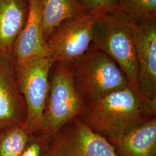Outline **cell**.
I'll list each match as a JSON object with an SVG mask.
<instances>
[{"label": "cell", "mask_w": 156, "mask_h": 156, "mask_svg": "<svg viewBox=\"0 0 156 156\" xmlns=\"http://www.w3.org/2000/svg\"><path fill=\"white\" fill-rule=\"evenodd\" d=\"M156 105L147 102L130 86L84 104L80 120L112 145L133 128L156 117Z\"/></svg>", "instance_id": "6da1fadb"}, {"label": "cell", "mask_w": 156, "mask_h": 156, "mask_svg": "<svg viewBox=\"0 0 156 156\" xmlns=\"http://www.w3.org/2000/svg\"><path fill=\"white\" fill-rule=\"evenodd\" d=\"M133 24L119 11L106 13L97 19L92 44L115 61L127 79L129 86L144 100L138 85Z\"/></svg>", "instance_id": "7a4b0ae2"}, {"label": "cell", "mask_w": 156, "mask_h": 156, "mask_svg": "<svg viewBox=\"0 0 156 156\" xmlns=\"http://www.w3.org/2000/svg\"><path fill=\"white\" fill-rule=\"evenodd\" d=\"M68 67L84 104L129 86L117 64L92 44L83 56Z\"/></svg>", "instance_id": "3957f363"}, {"label": "cell", "mask_w": 156, "mask_h": 156, "mask_svg": "<svg viewBox=\"0 0 156 156\" xmlns=\"http://www.w3.org/2000/svg\"><path fill=\"white\" fill-rule=\"evenodd\" d=\"M38 134L51 136L75 117H79L84 103L74 85L69 67L56 62Z\"/></svg>", "instance_id": "277c9868"}, {"label": "cell", "mask_w": 156, "mask_h": 156, "mask_svg": "<svg viewBox=\"0 0 156 156\" xmlns=\"http://www.w3.org/2000/svg\"><path fill=\"white\" fill-rule=\"evenodd\" d=\"M13 64L26 106L25 127L32 134H38L49 91L50 70L55 63L50 56H39Z\"/></svg>", "instance_id": "5b68a950"}, {"label": "cell", "mask_w": 156, "mask_h": 156, "mask_svg": "<svg viewBox=\"0 0 156 156\" xmlns=\"http://www.w3.org/2000/svg\"><path fill=\"white\" fill-rule=\"evenodd\" d=\"M50 156H118L115 147L75 117L49 137Z\"/></svg>", "instance_id": "8992f818"}, {"label": "cell", "mask_w": 156, "mask_h": 156, "mask_svg": "<svg viewBox=\"0 0 156 156\" xmlns=\"http://www.w3.org/2000/svg\"><path fill=\"white\" fill-rule=\"evenodd\" d=\"M97 17L89 12L63 23L47 40L54 63L71 66L91 45Z\"/></svg>", "instance_id": "52a82bcc"}, {"label": "cell", "mask_w": 156, "mask_h": 156, "mask_svg": "<svg viewBox=\"0 0 156 156\" xmlns=\"http://www.w3.org/2000/svg\"><path fill=\"white\" fill-rule=\"evenodd\" d=\"M133 33L140 93L156 105V19L134 23Z\"/></svg>", "instance_id": "ba28073f"}, {"label": "cell", "mask_w": 156, "mask_h": 156, "mask_svg": "<svg viewBox=\"0 0 156 156\" xmlns=\"http://www.w3.org/2000/svg\"><path fill=\"white\" fill-rule=\"evenodd\" d=\"M26 104L19 89L11 57L0 55V131L16 126H24Z\"/></svg>", "instance_id": "9c48e42d"}, {"label": "cell", "mask_w": 156, "mask_h": 156, "mask_svg": "<svg viewBox=\"0 0 156 156\" xmlns=\"http://www.w3.org/2000/svg\"><path fill=\"white\" fill-rule=\"evenodd\" d=\"M28 5L27 20L14 46L12 59L14 63L39 56H50L42 33L41 0H26Z\"/></svg>", "instance_id": "30bf717a"}, {"label": "cell", "mask_w": 156, "mask_h": 156, "mask_svg": "<svg viewBox=\"0 0 156 156\" xmlns=\"http://www.w3.org/2000/svg\"><path fill=\"white\" fill-rule=\"evenodd\" d=\"M27 14L26 0H0V55L12 58Z\"/></svg>", "instance_id": "8fae6325"}, {"label": "cell", "mask_w": 156, "mask_h": 156, "mask_svg": "<svg viewBox=\"0 0 156 156\" xmlns=\"http://www.w3.org/2000/svg\"><path fill=\"white\" fill-rule=\"evenodd\" d=\"M113 146L118 156H156V117L129 131Z\"/></svg>", "instance_id": "7c38bea8"}, {"label": "cell", "mask_w": 156, "mask_h": 156, "mask_svg": "<svg viewBox=\"0 0 156 156\" xmlns=\"http://www.w3.org/2000/svg\"><path fill=\"white\" fill-rule=\"evenodd\" d=\"M89 12L77 0H41L42 33L46 41L65 21Z\"/></svg>", "instance_id": "4fadbf2b"}, {"label": "cell", "mask_w": 156, "mask_h": 156, "mask_svg": "<svg viewBox=\"0 0 156 156\" xmlns=\"http://www.w3.org/2000/svg\"><path fill=\"white\" fill-rule=\"evenodd\" d=\"M33 135L24 126H16L0 131V156H21Z\"/></svg>", "instance_id": "5bb4252c"}, {"label": "cell", "mask_w": 156, "mask_h": 156, "mask_svg": "<svg viewBox=\"0 0 156 156\" xmlns=\"http://www.w3.org/2000/svg\"><path fill=\"white\" fill-rule=\"evenodd\" d=\"M118 9L134 23L156 19V0H118Z\"/></svg>", "instance_id": "9a60e30c"}, {"label": "cell", "mask_w": 156, "mask_h": 156, "mask_svg": "<svg viewBox=\"0 0 156 156\" xmlns=\"http://www.w3.org/2000/svg\"><path fill=\"white\" fill-rule=\"evenodd\" d=\"M49 137L43 134H33L21 156H50Z\"/></svg>", "instance_id": "2e32d148"}, {"label": "cell", "mask_w": 156, "mask_h": 156, "mask_svg": "<svg viewBox=\"0 0 156 156\" xmlns=\"http://www.w3.org/2000/svg\"><path fill=\"white\" fill-rule=\"evenodd\" d=\"M90 12L93 13L98 18L106 14L102 0H77Z\"/></svg>", "instance_id": "e0dca14e"}, {"label": "cell", "mask_w": 156, "mask_h": 156, "mask_svg": "<svg viewBox=\"0 0 156 156\" xmlns=\"http://www.w3.org/2000/svg\"><path fill=\"white\" fill-rule=\"evenodd\" d=\"M105 10L107 13H115L119 11L118 0H102Z\"/></svg>", "instance_id": "ac0fdd59"}]
</instances>
